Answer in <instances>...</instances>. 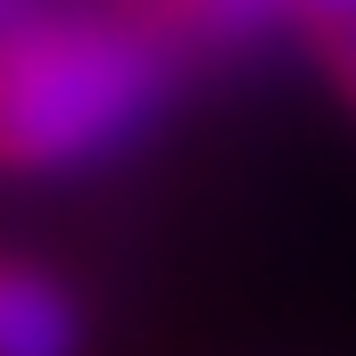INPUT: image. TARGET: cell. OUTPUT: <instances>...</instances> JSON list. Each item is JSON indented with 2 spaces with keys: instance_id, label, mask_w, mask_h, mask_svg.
<instances>
[{
  "instance_id": "obj_1",
  "label": "cell",
  "mask_w": 356,
  "mask_h": 356,
  "mask_svg": "<svg viewBox=\"0 0 356 356\" xmlns=\"http://www.w3.org/2000/svg\"><path fill=\"white\" fill-rule=\"evenodd\" d=\"M175 58L149 17L108 8H33L17 33H0V175H67L166 108Z\"/></svg>"
},
{
  "instance_id": "obj_4",
  "label": "cell",
  "mask_w": 356,
  "mask_h": 356,
  "mask_svg": "<svg viewBox=\"0 0 356 356\" xmlns=\"http://www.w3.org/2000/svg\"><path fill=\"white\" fill-rule=\"evenodd\" d=\"M332 75H340V91H348V108H356V8L332 17Z\"/></svg>"
},
{
  "instance_id": "obj_3",
  "label": "cell",
  "mask_w": 356,
  "mask_h": 356,
  "mask_svg": "<svg viewBox=\"0 0 356 356\" xmlns=\"http://www.w3.org/2000/svg\"><path fill=\"white\" fill-rule=\"evenodd\" d=\"M266 8H282V0H166L158 33H175V25H182V33H216V42H224V33H249Z\"/></svg>"
},
{
  "instance_id": "obj_6",
  "label": "cell",
  "mask_w": 356,
  "mask_h": 356,
  "mask_svg": "<svg viewBox=\"0 0 356 356\" xmlns=\"http://www.w3.org/2000/svg\"><path fill=\"white\" fill-rule=\"evenodd\" d=\"M307 8H323V17H348V8H356V0H307Z\"/></svg>"
},
{
  "instance_id": "obj_2",
  "label": "cell",
  "mask_w": 356,
  "mask_h": 356,
  "mask_svg": "<svg viewBox=\"0 0 356 356\" xmlns=\"http://www.w3.org/2000/svg\"><path fill=\"white\" fill-rule=\"evenodd\" d=\"M0 356H83L75 290L33 257H0Z\"/></svg>"
},
{
  "instance_id": "obj_5",
  "label": "cell",
  "mask_w": 356,
  "mask_h": 356,
  "mask_svg": "<svg viewBox=\"0 0 356 356\" xmlns=\"http://www.w3.org/2000/svg\"><path fill=\"white\" fill-rule=\"evenodd\" d=\"M33 8H42V0H0V33H17V25H25Z\"/></svg>"
}]
</instances>
